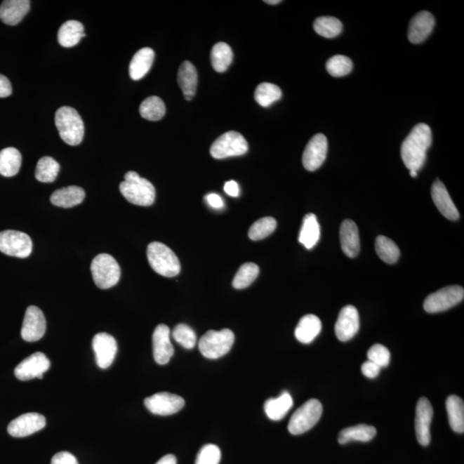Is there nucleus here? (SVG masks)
<instances>
[{
    "mask_svg": "<svg viewBox=\"0 0 464 464\" xmlns=\"http://www.w3.org/2000/svg\"><path fill=\"white\" fill-rule=\"evenodd\" d=\"M432 141V131L425 124L412 129L402 145L401 155L409 171H419L427 159V152Z\"/></svg>",
    "mask_w": 464,
    "mask_h": 464,
    "instance_id": "obj_1",
    "label": "nucleus"
},
{
    "mask_svg": "<svg viewBox=\"0 0 464 464\" xmlns=\"http://www.w3.org/2000/svg\"><path fill=\"white\" fill-rule=\"evenodd\" d=\"M120 191L126 201L133 205L150 206L155 201L154 186L134 171H129L125 175L124 181L120 184Z\"/></svg>",
    "mask_w": 464,
    "mask_h": 464,
    "instance_id": "obj_2",
    "label": "nucleus"
},
{
    "mask_svg": "<svg viewBox=\"0 0 464 464\" xmlns=\"http://www.w3.org/2000/svg\"><path fill=\"white\" fill-rule=\"evenodd\" d=\"M55 125L65 143L74 147L81 143L84 135V125L78 111L71 107H61L56 111Z\"/></svg>",
    "mask_w": 464,
    "mask_h": 464,
    "instance_id": "obj_3",
    "label": "nucleus"
},
{
    "mask_svg": "<svg viewBox=\"0 0 464 464\" xmlns=\"http://www.w3.org/2000/svg\"><path fill=\"white\" fill-rule=\"evenodd\" d=\"M147 258L152 270L164 277H175L181 271L178 257L166 244L159 241H153L148 245Z\"/></svg>",
    "mask_w": 464,
    "mask_h": 464,
    "instance_id": "obj_4",
    "label": "nucleus"
},
{
    "mask_svg": "<svg viewBox=\"0 0 464 464\" xmlns=\"http://www.w3.org/2000/svg\"><path fill=\"white\" fill-rule=\"evenodd\" d=\"M235 341V336L231 329L209 331L199 341L201 354L210 359H217L227 354Z\"/></svg>",
    "mask_w": 464,
    "mask_h": 464,
    "instance_id": "obj_5",
    "label": "nucleus"
},
{
    "mask_svg": "<svg viewBox=\"0 0 464 464\" xmlns=\"http://www.w3.org/2000/svg\"><path fill=\"white\" fill-rule=\"evenodd\" d=\"M91 270L95 285L100 289H109L117 285L121 278V267L117 260L109 254H100L92 260Z\"/></svg>",
    "mask_w": 464,
    "mask_h": 464,
    "instance_id": "obj_6",
    "label": "nucleus"
},
{
    "mask_svg": "<svg viewBox=\"0 0 464 464\" xmlns=\"http://www.w3.org/2000/svg\"><path fill=\"white\" fill-rule=\"evenodd\" d=\"M323 413V405L317 399H310L294 412L289 424L293 435H300L315 425Z\"/></svg>",
    "mask_w": 464,
    "mask_h": 464,
    "instance_id": "obj_7",
    "label": "nucleus"
},
{
    "mask_svg": "<svg viewBox=\"0 0 464 464\" xmlns=\"http://www.w3.org/2000/svg\"><path fill=\"white\" fill-rule=\"evenodd\" d=\"M248 142L241 133L230 131L222 134L214 141L210 153L214 159H223L244 155L248 152Z\"/></svg>",
    "mask_w": 464,
    "mask_h": 464,
    "instance_id": "obj_8",
    "label": "nucleus"
},
{
    "mask_svg": "<svg viewBox=\"0 0 464 464\" xmlns=\"http://www.w3.org/2000/svg\"><path fill=\"white\" fill-rule=\"evenodd\" d=\"M464 290L460 286H450L429 295L424 301V310L428 313L446 312L463 300Z\"/></svg>",
    "mask_w": 464,
    "mask_h": 464,
    "instance_id": "obj_9",
    "label": "nucleus"
},
{
    "mask_svg": "<svg viewBox=\"0 0 464 464\" xmlns=\"http://www.w3.org/2000/svg\"><path fill=\"white\" fill-rule=\"evenodd\" d=\"M32 240L26 233L7 230L0 232V251L7 256L27 258L32 254Z\"/></svg>",
    "mask_w": 464,
    "mask_h": 464,
    "instance_id": "obj_10",
    "label": "nucleus"
},
{
    "mask_svg": "<svg viewBox=\"0 0 464 464\" xmlns=\"http://www.w3.org/2000/svg\"><path fill=\"white\" fill-rule=\"evenodd\" d=\"M144 404L153 415L168 416L178 413L185 405V401L178 395L160 392L145 398Z\"/></svg>",
    "mask_w": 464,
    "mask_h": 464,
    "instance_id": "obj_11",
    "label": "nucleus"
},
{
    "mask_svg": "<svg viewBox=\"0 0 464 464\" xmlns=\"http://www.w3.org/2000/svg\"><path fill=\"white\" fill-rule=\"evenodd\" d=\"M47 328L44 312L37 306H29L26 310L21 336L27 343H36L44 337Z\"/></svg>",
    "mask_w": 464,
    "mask_h": 464,
    "instance_id": "obj_12",
    "label": "nucleus"
},
{
    "mask_svg": "<svg viewBox=\"0 0 464 464\" xmlns=\"http://www.w3.org/2000/svg\"><path fill=\"white\" fill-rule=\"evenodd\" d=\"M50 362L44 354L37 352L28 357L15 368L14 373L21 381L32 380L33 378H44V374L49 369Z\"/></svg>",
    "mask_w": 464,
    "mask_h": 464,
    "instance_id": "obj_13",
    "label": "nucleus"
},
{
    "mask_svg": "<svg viewBox=\"0 0 464 464\" xmlns=\"http://www.w3.org/2000/svg\"><path fill=\"white\" fill-rule=\"evenodd\" d=\"M328 152V140L324 134L317 133L307 144L303 153V164L305 170L315 171L324 164Z\"/></svg>",
    "mask_w": 464,
    "mask_h": 464,
    "instance_id": "obj_14",
    "label": "nucleus"
},
{
    "mask_svg": "<svg viewBox=\"0 0 464 464\" xmlns=\"http://www.w3.org/2000/svg\"><path fill=\"white\" fill-rule=\"evenodd\" d=\"M92 347L95 354V362L101 369H107L114 362L117 352V343L112 336L99 333L92 340Z\"/></svg>",
    "mask_w": 464,
    "mask_h": 464,
    "instance_id": "obj_15",
    "label": "nucleus"
},
{
    "mask_svg": "<svg viewBox=\"0 0 464 464\" xmlns=\"http://www.w3.org/2000/svg\"><path fill=\"white\" fill-rule=\"evenodd\" d=\"M416 415V432L418 442L427 446L431 442V423L433 409L427 398L421 397L417 402Z\"/></svg>",
    "mask_w": 464,
    "mask_h": 464,
    "instance_id": "obj_16",
    "label": "nucleus"
},
{
    "mask_svg": "<svg viewBox=\"0 0 464 464\" xmlns=\"http://www.w3.org/2000/svg\"><path fill=\"white\" fill-rule=\"evenodd\" d=\"M46 427V418L37 413H25L11 421L7 428L11 436L24 438L39 432Z\"/></svg>",
    "mask_w": 464,
    "mask_h": 464,
    "instance_id": "obj_17",
    "label": "nucleus"
},
{
    "mask_svg": "<svg viewBox=\"0 0 464 464\" xmlns=\"http://www.w3.org/2000/svg\"><path fill=\"white\" fill-rule=\"evenodd\" d=\"M359 329V316L358 310L352 305L345 306L340 310L336 321L335 331L337 338L340 341H347L354 338Z\"/></svg>",
    "mask_w": 464,
    "mask_h": 464,
    "instance_id": "obj_18",
    "label": "nucleus"
},
{
    "mask_svg": "<svg viewBox=\"0 0 464 464\" xmlns=\"http://www.w3.org/2000/svg\"><path fill=\"white\" fill-rule=\"evenodd\" d=\"M153 356L159 365H166L174 354L171 341V331L168 326L159 324L152 336Z\"/></svg>",
    "mask_w": 464,
    "mask_h": 464,
    "instance_id": "obj_19",
    "label": "nucleus"
},
{
    "mask_svg": "<svg viewBox=\"0 0 464 464\" xmlns=\"http://www.w3.org/2000/svg\"><path fill=\"white\" fill-rule=\"evenodd\" d=\"M435 25V17L428 11H421L410 22L409 40L412 44H421L430 36Z\"/></svg>",
    "mask_w": 464,
    "mask_h": 464,
    "instance_id": "obj_20",
    "label": "nucleus"
},
{
    "mask_svg": "<svg viewBox=\"0 0 464 464\" xmlns=\"http://www.w3.org/2000/svg\"><path fill=\"white\" fill-rule=\"evenodd\" d=\"M432 199L437 208L450 220H458L459 212L442 182L437 180L432 186Z\"/></svg>",
    "mask_w": 464,
    "mask_h": 464,
    "instance_id": "obj_21",
    "label": "nucleus"
},
{
    "mask_svg": "<svg viewBox=\"0 0 464 464\" xmlns=\"http://www.w3.org/2000/svg\"><path fill=\"white\" fill-rule=\"evenodd\" d=\"M340 240L345 255L350 258L358 256L360 249L359 229L354 221L347 220L343 222L340 229Z\"/></svg>",
    "mask_w": 464,
    "mask_h": 464,
    "instance_id": "obj_22",
    "label": "nucleus"
},
{
    "mask_svg": "<svg viewBox=\"0 0 464 464\" xmlns=\"http://www.w3.org/2000/svg\"><path fill=\"white\" fill-rule=\"evenodd\" d=\"M29 0H6L0 6V19L8 25H17L29 13Z\"/></svg>",
    "mask_w": 464,
    "mask_h": 464,
    "instance_id": "obj_23",
    "label": "nucleus"
},
{
    "mask_svg": "<svg viewBox=\"0 0 464 464\" xmlns=\"http://www.w3.org/2000/svg\"><path fill=\"white\" fill-rule=\"evenodd\" d=\"M86 198V192L82 187L69 186L53 192L50 198L52 204L59 208H71L81 204Z\"/></svg>",
    "mask_w": 464,
    "mask_h": 464,
    "instance_id": "obj_24",
    "label": "nucleus"
},
{
    "mask_svg": "<svg viewBox=\"0 0 464 464\" xmlns=\"http://www.w3.org/2000/svg\"><path fill=\"white\" fill-rule=\"evenodd\" d=\"M178 82L183 91L184 98L190 101L197 93L198 74L193 64L184 61L178 70Z\"/></svg>",
    "mask_w": 464,
    "mask_h": 464,
    "instance_id": "obj_25",
    "label": "nucleus"
},
{
    "mask_svg": "<svg viewBox=\"0 0 464 464\" xmlns=\"http://www.w3.org/2000/svg\"><path fill=\"white\" fill-rule=\"evenodd\" d=\"M155 53L152 48H144L133 55L129 66V75L133 80L143 79L151 69Z\"/></svg>",
    "mask_w": 464,
    "mask_h": 464,
    "instance_id": "obj_26",
    "label": "nucleus"
},
{
    "mask_svg": "<svg viewBox=\"0 0 464 464\" xmlns=\"http://www.w3.org/2000/svg\"><path fill=\"white\" fill-rule=\"evenodd\" d=\"M322 331V322L315 315L303 317L295 329V337L299 343L309 344L315 340Z\"/></svg>",
    "mask_w": 464,
    "mask_h": 464,
    "instance_id": "obj_27",
    "label": "nucleus"
},
{
    "mask_svg": "<svg viewBox=\"0 0 464 464\" xmlns=\"http://www.w3.org/2000/svg\"><path fill=\"white\" fill-rule=\"evenodd\" d=\"M293 400L290 393L285 391L277 398H270L264 405L266 415L272 420H281L293 408Z\"/></svg>",
    "mask_w": 464,
    "mask_h": 464,
    "instance_id": "obj_28",
    "label": "nucleus"
},
{
    "mask_svg": "<svg viewBox=\"0 0 464 464\" xmlns=\"http://www.w3.org/2000/svg\"><path fill=\"white\" fill-rule=\"evenodd\" d=\"M84 32V26L79 21L70 20L64 22L58 32L59 44L64 48L74 47L83 37H86Z\"/></svg>",
    "mask_w": 464,
    "mask_h": 464,
    "instance_id": "obj_29",
    "label": "nucleus"
},
{
    "mask_svg": "<svg viewBox=\"0 0 464 464\" xmlns=\"http://www.w3.org/2000/svg\"><path fill=\"white\" fill-rule=\"evenodd\" d=\"M320 239V225L318 224L315 214L309 213L303 220L302 228L299 233V243L304 245L307 249L315 247Z\"/></svg>",
    "mask_w": 464,
    "mask_h": 464,
    "instance_id": "obj_30",
    "label": "nucleus"
},
{
    "mask_svg": "<svg viewBox=\"0 0 464 464\" xmlns=\"http://www.w3.org/2000/svg\"><path fill=\"white\" fill-rule=\"evenodd\" d=\"M377 435V429L373 425H358L343 429L340 432L338 441L340 444H346L352 441L369 442Z\"/></svg>",
    "mask_w": 464,
    "mask_h": 464,
    "instance_id": "obj_31",
    "label": "nucleus"
},
{
    "mask_svg": "<svg viewBox=\"0 0 464 464\" xmlns=\"http://www.w3.org/2000/svg\"><path fill=\"white\" fill-rule=\"evenodd\" d=\"M21 164L22 155L18 149L8 147L0 152V175L6 178L16 175Z\"/></svg>",
    "mask_w": 464,
    "mask_h": 464,
    "instance_id": "obj_32",
    "label": "nucleus"
},
{
    "mask_svg": "<svg viewBox=\"0 0 464 464\" xmlns=\"http://www.w3.org/2000/svg\"><path fill=\"white\" fill-rule=\"evenodd\" d=\"M449 423L452 430L458 433L464 432V404L458 396H450L446 400Z\"/></svg>",
    "mask_w": 464,
    "mask_h": 464,
    "instance_id": "obj_33",
    "label": "nucleus"
},
{
    "mask_svg": "<svg viewBox=\"0 0 464 464\" xmlns=\"http://www.w3.org/2000/svg\"><path fill=\"white\" fill-rule=\"evenodd\" d=\"M233 60L232 49L225 42H218L211 51V62L218 72H224L231 66Z\"/></svg>",
    "mask_w": 464,
    "mask_h": 464,
    "instance_id": "obj_34",
    "label": "nucleus"
},
{
    "mask_svg": "<svg viewBox=\"0 0 464 464\" xmlns=\"http://www.w3.org/2000/svg\"><path fill=\"white\" fill-rule=\"evenodd\" d=\"M166 105L163 100L159 97H150L142 102L140 107V114L145 120L157 121L161 120L166 114Z\"/></svg>",
    "mask_w": 464,
    "mask_h": 464,
    "instance_id": "obj_35",
    "label": "nucleus"
},
{
    "mask_svg": "<svg viewBox=\"0 0 464 464\" xmlns=\"http://www.w3.org/2000/svg\"><path fill=\"white\" fill-rule=\"evenodd\" d=\"M375 248L378 256L386 263H396L400 257V249L396 243L385 236L377 237Z\"/></svg>",
    "mask_w": 464,
    "mask_h": 464,
    "instance_id": "obj_36",
    "label": "nucleus"
},
{
    "mask_svg": "<svg viewBox=\"0 0 464 464\" xmlns=\"http://www.w3.org/2000/svg\"><path fill=\"white\" fill-rule=\"evenodd\" d=\"M60 172V164L51 157H44L38 161L36 178L41 183L55 182Z\"/></svg>",
    "mask_w": 464,
    "mask_h": 464,
    "instance_id": "obj_37",
    "label": "nucleus"
},
{
    "mask_svg": "<svg viewBox=\"0 0 464 464\" xmlns=\"http://www.w3.org/2000/svg\"><path fill=\"white\" fill-rule=\"evenodd\" d=\"M282 97L281 88L274 84L263 83L257 86L255 91V99L260 106L270 107L274 102L279 101Z\"/></svg>",
    "mask_w": 464,
    "mask_h": 464,
    "instance_id": "obj_38",
    "label": "nucleus"
},
{
    "mask_svg": "<svg viewBox=\"0 0 464 464\" xmlns=\"http://www.w3.org/2000/svg\"><path fill=\"white\" fill-rule=\"evenodd\" d=\"M343 24L333 17H320L314 22V29L319 36L325 38H333L343 32Z\"/></svg>",
    "mask_w": 464,
    "mask_h": 464,
    "instance_id": "obj_39",
    "label": "nucleus"
},
{
    "mask_svg": "<svg viewBox=\"0 0 464 464\" xmlns=\"http://www.w3.org/2000/svg\"><path fill=\"white\" fill-rule=\"evenodd\" d=\"M259 267L255 263H248L241 265L234 277L232 286L235 289H244L256 281L259 274Z\"/></svg>",
    "mask_w": 464,
    "mask_h": 464,
    "instance_id": "obj_40",
    "label": "nucleus"
},
{
    "mask_svg": "<svg viewBox=\"0 0 464 464\" xmlns=\"http://www.w3.org/2000/svg\"><path fill=\"white\" fill-rule=\"evenodd\" d=\"M277 222L272 217L260 218L251 225L248 231V237L253 241L266 239L275 231Z\"/></svg>",
    "mask_w": 464,
    "mask_h": 464,
    "instance_id": "obj_41",
    "label": "nucleus"
},
{
    "mask_svg": "<svg viewBox=\"0 0 464 464\" xmlns=\"http://www.w3.org/2000/svg\"><path fill=\"white\" fill-rule=\"evenodd\" d=\"M326 68H327L329 74L339 78V77L350 74L352 69V62L347 56L336 55L328 60Z\"/></svg>",
    "mask_w": 464,
    "mask_h": 464,
    "instance_id": "obj_42",
    "label": "nucleus"
},
{
    "mask_svg": "<svg viewBox=\"0 0 464 464\" xmlns=\"http://www.w3.org/2000/svg\"><path fill=\"white\" fill-rule=\"evenodd\" d=\"M172 336H173L176 343L181 345L184 348L192 349L197 344V335H195L193 329L186 324H182L175 326Z\"/></svg>",
    "mask_w": 464,
    "mask_h": 464,
    "instance_id": "obj_43",
    "label": "nucleus"
},
{
    "mask_svg": "<svg viewBox=\"0 0 464 464\" xmlns=\"http://www.w3.org/2000/svg\"><path fill=\"white\" fill-rule=\"evenodd\" d=\"M221 451L216 444H206L199 450L195 464H220Z\"/></svg>",
    "mask_w": 464,
    "mask_h": 464,
    "instance_id": "obj_44",
    "label": "nucleus"
},
{
    "mask_svg": "<svg viewBox=\"0 0 464 464\" xmlns=\"http://www.w3.org/2000/svg\"><path fill=\"white\" fill-rule=\"evenodd\" d=\"M368 360L373 362L379 367L383 368L389 366L390 362V352L389 349L381 344H375L367 352Z\"/></svg>",
    "mask_w": 464,
    "mask_h": 464,
    "instance_id": "obj_45",
    "label": "nucleus"
},
{
    "mask_svg": "<svg viewBox=\"0 0 464 464\" xmlns=\"http://www.w3.org/2000/svg\"><path fill=\"white\" fill-rule=\"evenodd\" d=\"M51 464H79V463L70 452L61 451L53 456Z\"/></svg>",
    "mask_w": 464,
    "mask_h": 464,
    "instance_id": "obj_46",
    "label": "nucleus"
},
{
    "mask_svg": "<svg viewBox=\"0 0 464 464\" xmlns=\"http://www.w3.org/2000/svg\"><path fill=\"white\" fill-rule=\"evenodd\" d=\"M362 371V373L365 375L366 378H375L378 377L379 373H380L381 367L376 365L375 363L370 362V360H367V362L363 364Z\"/></svg>",
    "mask_w": 464,
    "mask_h": 464,
    "instance_id": "obj_47",
    "label": "nucleus"
},
{
    "mask_svg": "<svg viewBox=\"0 0 464 464\" xmlns=\"http://www.w3.org/2000/svg\"><path fill=\"white\" fill-rule=\"evenodd\" d=\"M13 93L10 80L6 76L0 74V98H8Z\"/></svg>",
    "mask_w": 464,
    "mask_h": 464,
    "instance_id": "obj_48",
    "label": "nucleus"
},
{
    "mask_svg": "<svg viewBox=\"0 0 464 464\" xmlns=\"http://www.w3.org/2000/svg\"><path fill=\"white\" fill-rule=\"evenodd\" d=\"M206 201H208V204L213 208L220 209L224 206L223 199H222L220 195L216 194L206 195Z\"/></svg>",
    "mask_w": 464,
    "mask_h": 464,
    "instance_id": "obj_49",
    "label": "nucleus"
},
{
    "mask_svg": "<svg viewBox=\"0 0 464 464\" xmlns=\"http://www.w3.org/2000/svg\"><path fill=\"white\" fill-rule=\"evenodd\" d=\"M225 192L230 197H237L239 195V187L235 181H229L225 184Z\"/></svg>",
    "mask_w": 464,
    "mask_h": 464,
    "instance_id": "obj_50",
    "label": "nucleus"
},
{
    "mask_svg": "<svg viewBox=\"0 0 464 464\" xmlns=\"http://www.w3.org/2000/svg\"><path fill=\"white\" fill-rule=\"evenodd\" d=\"M176 458L174 455L168 454L163 456L156 464H176Z\"/></svg>",
    "mask_w": 464,
    "mask_h": 464,
    "instance_id": "obj_51",
    "label": "nucleus"
},
{
    "mask_svg": "<svg viewBox=\"0 0 464 464\" xmlns=\"http://www.w3.org/2000/svg\"><path fill=\"white\" fill-rule=\"evenodd\" d=\"M270 5H277V4L281 3V0H267V1H264Z\"/></svg>",
    "mask_w": 464,
    "mask_h": 464,
    "instance_id": "obj_52",
    "label": "nucleus"
},
{
    "mask_svg": "<svg viewBox=\"0 0 464 464\" xmlns=\"http://www.w3.org/2000/svg\"><path fill=\"white\" fill-rule=\"evenodd\" d=\"M417 173H418L417 171H410V175H411L412 178H416V176H417Z\"/></svg>",
    "mask_w": 464,
    "mask_h": 464,
    "instance_id": "obj_53",
    "label": "nucleus"
}]
</instances>
